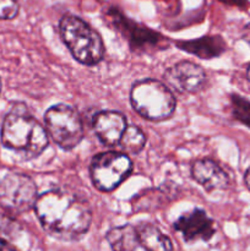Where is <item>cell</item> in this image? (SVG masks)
Here are the masks:
<instances>
[{
  "instance_id": "cell-1",
  "label": "cell",
  "mask_w": 250,
  "mask_h": 251,
  "mask_svg": "<svg viewBox=\"0 0 250 251\" xmlns=\"http://www.w3.org/2000/svg\"><path fill=\"white\" fill-rule=\"evenodd\" d=\"M34 210L43 229L60 240L80 239L92 222L87 201L69 191H46L38 196Z\"/></svg>"
},
{
  "instance_id": "cell-2",
  "label": "cell",
  "mask_w": 250,
  "mask_h": 251,
  "mask_svg": "<svg viewBox=\"0 0 250 251\" xmlns=\"http://www.w3.org/2000/svg\"><path fill=\"white\" fill-rule=\"evenodd\" d=\"M1 141L24 159H33L48 147V135L26 105L15 104L2 122Z\"/></svg>"
},
{
  "instance_id": "cell-3",
  "label": "cell",
  "mask_w": 250,
  "mask_h": 251,
  "mask_svg": "<svg viewBox=\"0 0 250 251\" xmlns=\"http://www.w3.org/2000/svg\"><path fill=\"white\" fill-rule=\"evenodd\" d=\"M61 39L78 63L92 66L104 55V44L100 33L80 17L66 15L59 22Z\"/></svg>"
},
{
  "instance_id": "cell-4",
  "label": "cell",
  "mask_w": 250,
  "mask_h": 251,
  "mask_svg": "<svg viewBox=\"0 0 250 251\" xmlns=\"http://www.w3.org/2000/svg\"><path fill=\"white\" fill-rule=\"evenodd\" d=\"M130 100L135 112L151 122H162L171 118L176 105L171 88L153 78L135 83L130 92Z\"/></svg>"
},
{
  "instance_id": "cell-5",
  "label": "cell",
  "mask_w": 250,
  "mask_h": 251,
  "mask_svg": "<svg viewBox=\"0 0 250 251\" xmlns=\"http://www.w3.org/2000/svg\"><path fill=\"white\" fill-rule=\"evenodd\" d=\"M47 131L63 150H73L82 141L83 124L78 113L68 104H56L44 114Z\"/></svg>"
},
{
  "instance_id": "cell-6",
  "label": "cell",
  "mask_w": 250,
  "mask_h": 251,
  "mask_svg": "<svg viewBox=\"0 0 250 251\" xmlns=\"http://www.w3.org/2000/svg\"><path fill=\"white\" fill-rule=\"evenodd\" d=\"M132 171V162L129 156L120 152H103L93 157L90 174L95 188L103 193L117 189Z\"/></svg>"
},
{
  "instance_id": "cell-7",
  "label": "cell",
  "mask_w": 250,
  "mask_h": 251,
  "mask_svg": "<svg viewBox=\"0 0 250 251\" xmlns=\"http://www.w3.org/2000/svg\"><path fill=\"white\" fill-rule=\"evenodd\" d=\"M38 199L32 178L22 173H9L0 180V207L10 213L27 212Z\"/></svg>"
},
{
  "instance_id": "cell-8",
  "label": "cell",
  "mask_w": 250,
  "mask_h": 251,
  "mask_svg": "<svg viewBox=\"0 0 250 251\" xmlns=\"http://www.w3.org/2000/svg\"><path fill=\"white\" fill-rule=\"evenodd\" d=\"M167 86L179 93H199L207 82L203 69L191 61H180L167 69L163 75Z\"/></svg>"
},
{
  "instance_id": "cell-9",
  "label": "cell",
  "mask_w": 250,
  "mask_h": 251,
  "mask_svg": "<svg viewBox=\"0 0 250 251\" xmlns=\"http://www.w3.org/2000/svg\"><path fill=\"white\" fill-rule=\"evenodd\" d=\"M174 228L181 233L186 242H207L215 235V222L207 216V213L200 208L181 215L174 223Z\"/></svg>"
},
{
  "instance_id": "cell-10",
  "label": "cell",
  "mask_w": 250,
  "mask_h": 251,
  "mask_svg": "<svg viewBox=\"0 0 250 251\" xmlns=\"http://www.w3.org/2000/svg\"><path fill=\"white\" fill-rule=\"evenodd\" d=\"M126 126V118L122 113L114 110H103L93 118V129L96 135L100 141L107 146L119 145Z\"/></svg>"
},
{
  "instance_id": "cell-11",
  "label": "cell",
  "mask_w": 250,
  "mask_h": 251,
  "mask_svg": "<svg viewBox=\"0 0 250 251\" xmlns=\"http://www.w3.org/2000/svg\"><path fill=\"white\" fill-rule=\"evenodd\" d=\"M191 176L208 193L223 190L229 184L227 173L212 159H198L191 166Z\"/></svg>"
},
{
  "instance_id": "cell-12",
  "label": "cell",
  "mask_w": 250,
  "mask_h": 251,
  "mask_svg": "<svg viewBox=\"0 0 250 251\" xmlns=\"http://www.w3.org/2000/svg\"><path fill=\"white\" fill-rule=\"evenodd\" d=\"M118 19L117 15H113L114 21H117L118 27L124 31V34L126 33L127 39H129L131 47L136 49H149L156 48V47L162 46L163 43V37L158 34L157 32L151 31L146 27L137 26L136 24L131 21H127L123 16H119Z\"/></svg>"
},
{
  "instance_id": "cell-13",
  "label": "cell",
  "mask_w": 250,
  "mask_h": 251,
  "mask_svg": "<svg viewBox=\"0 0 250 251\" xmlns=\"http://www.w3.org/2000/svg\"><path fill=\"white\" fill-rule=\"evenodd\" d=\"M176 46L181 50L190 53L201 59H211L220 56L225 51V43L220 36H207L195 41L176 42Z\"/></svg>"
},
{
  "instance_id": "cell-14",
  "label": "cell",
  "mask_w": 250,
  "mask_h": 251,
  "mask_svg": "<svg viewBox=\"0 0 250 251\" xmlns=\"http://www.w3.org/2000/svg\"><path fill=\"white\" fill-rule=\"evenodd\" d=\"M136 232L140 245L147 251H173L171 239L152 223H141Z\"/></svg>"
},
{
  "instance_id": "cell-15",
  "label": "cell",
  "mask_w": 250,
  "mask_h": 251,
  "mask_svg": "<svg viewBox=\"0 0 250 251\" xmlns=\"http://www.w3.org/2000/svg\"><path fill=\"white\" fill-rule=\"evenodd\" d=\"M105 238L113 251H135L140 244L136 228L131 225L113 228Z\"/></svg>"
},
{
  "instance_id": "cell-16",
  "label": "cell",
  "mask_w": 250,
  "mask_h": 251,
  "mask_svg": "<svg viewBox=\"0 0 250 251\" xmlns=\"http://www.w3.org/2000/svg\"><path fill=\"white\" fill-rule=\"evenodd\" d=\"M145 144H146V136L136 125H127L119 141V146L127 154H139L144 150Z\"/></svg>"
},
{
  "instance_id": "cell-17",
  "label": "cell",
  "mask_w": 250,
  "mask_h": 251,
  "mask_svg": "<svg viewBox=\"0 0 250 251\" xmlns=\"http://www.w3.org/2000/svg\"><path fill=\"white\" fill-rule=\"evenodd\" d=\"M230 103H232L233 115L237 120L250 127V102L245 98L240 97L239 95H232L230 97Z\"/></svg>"
},
{
  "instance_id": "cell-18",
  "label": "cell",
  "mask_w": 250,
  "mask_h": 251,
  "mask_svg": "<svg viewBox=\"0 0 250 251\" xmlns=\"http://www.w3.org/2000/svg\"><path fill=\"white\" fill-rule=\"evenodd\" d=\"M19 14L16 0H0V20H12Z\"/></svg>"
},
{
  "instance_id": "cell-19",
  "label": "cell",
  "mask_w": 250,
  "mask_h": 251,
  "mask_svg": "<svg viewBox=\"0 0 250 251\" xmlns=\"http://www.w3.org/2000/svg\"><path fill=\"white\" fill-rule=\"evenodd\" d=\"M0 251H19L15 249L12 245H10L9 243L5 242V240L0 239Z\"/></svg>"
},
{
  "instance_id": "cell-20",
  "label": "cell",
  "mask_w": 250,
  "mask_h": 251,
  "mask_svg": "<svg viewBox=\"0 0 250 251\" xmlns=\"http://www.w3.org/2000/svg\"><path fill=\"white\" fill-rule=\"evenodd\" d=\"M243 38L250 46V24H248L243 29Z\"/></svg>"
},
{
  "instance_id": "cell-21",
  "label": "cell",
  "mask_w": 250,
  "mask_h": 251,
  "mask_svg": "<svg viewBox=\"0 0 250 251\" xmlns=\"http://www.w3.org/2000/svg\"><path fill=\"white\" fill-rule=\"evenodd\" d=\"M221 1L225 2V4L238 5V6H243V5L247 4V1H245V0H221Z\"/></svg>"
},
{
  "instance_id": "cell-22",
  "label": "cell",
  "mask_w": 250,
  "mask_h": 251,
  "mask_svg": "<svg viewBox=\"0 0 250 251\" xmlns=\"http://www.w3.org/2000/svg\"><path fill=\"white\" fill-rule=\"evenodd\" d=\"M244 180H245V184H247L248 189H249V190H250V167H249V168H248V171L245 172Z\"/></svg>"
},
{
  "instance_id": "cell-23",
  "label": "cell",
  "mask_w": 250,
  "mask_h": 251,
  "mask_svg": "<svg viewBox=\"0 0 250 251\" xmlns=\"http://www.w3.org/2000/svg\"><path fill=\"white\" fill-rule=\"evenodd\" d=\"M247 77H248V80L250 81V65L248 66V70H247Z\"/></svg>"
},
{
  "instance_id": "cell-24",
  "label": "cell",
  "mask_w": 250,
  "mask_h": 251,
  "mask_svg": "<svg viewBox=\"0 0 250 251\" xmlns=\"http://www.w3.org/2000/svg\"><path fill=\"white\" fill-rule=\"evenodd\" d=\"M0 92H1V81H0Z\"/></svg>"
}]
</instances>
